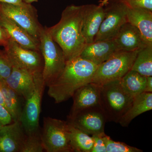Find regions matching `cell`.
<instances>
[{"label":"cell","instance_id":"cell-30","mask_svg":"<svg viewBox=\"0 0 152 152\" xmlns=\"http://www.w3.org/2000/svg\"><path fill=\"white\" fill-rule=\"evenodd\" d=\"M0 122L2 124H9L12 122L13 120L10 114L4 107L0 104Z\"/></svg>","mask_w":152,"mask_h":152},{"label":"cell","instance_id":"cell-25","mask_svg":"<svg viewBox=\"0 0 152 152\" xmlns=\"http://www.w3.org/2000/svg\"><path fill=\"white\" fill-rule=\"evenodd\" d=\"M40 127L26 135L20 152H42L45 151Z\"/></svg>","mask_w":152,"mask_h":152},{"label":"cell","instance_id":"cell-35","mask_svg":"<svg viewBox=\"0 0 152 152\" xmlns=\"http://www.w3.org/2000/svg\"><path fill=\"white\" fill-rule=\"evenodd\" d=\"M109 0H102V1H101L99 5L101 7H104V6L107 5L108 4H109Z\"/></svg>","mask_w":152,"mask_h":152},{"label":"cell","instance_id":"cell-11","mask_svg":"<svg viewBox=\"0 0 152 152\" xmlns=\"http://www.w3.org/2000/svg\"><path fill=\"white\" fill-rule=\"evenodd\" d=\"M126 8L125 5L115 2L105 8L104 18L94 42L115 38L123 25L128 22Z\"/></svg>","mask_w":152,"mask_h":152},{"label":"cell","instance_id":"cell-22","mask_svg":"<svg viewBox=\"0 0 152 152\" xmlns=\"http://www.w3.org/2000/svg\"><path fill=\"white\" fill-rule=\"evenodd\" d=\"M146 80V77L131 70L120 80V83L126 93L134 98L144 92Z\"/></svg>","mask_w":152,"mask_h":152},{"label":"cell","instance_id":"cell-19","mask_svg":"<svg viewBox=\"0 0 152 152\" xmlns=\"http://www.w3.org/2000/svg\"><path fill=\"white\" fill-rule=\"evenodd\" d=\"M114 39L121 50L134 51L147 45L138 29L129 22L123 25Z\"/></svg>","mask_w":152,"mask_h":152},{"label":"cell","instance_id":"cell-13","mask_svg":"<svg viewBox=\"0 0 152 152\" xmlns=\"http://www.w3.org/2000/svg\"><path fill=\"white\" fill-rule=\"evenodd\" d=\"M120 50L115 39L94 41L87 44L80 56L99 66Z\"/></svg>","mask_w":152,"mask_h":152},{"label":"cell","instance_id":"cell-15","mask_svg":"<svg viewBox=\"0 0 152 152\" xmlns=\"http://www.w3.org/2000/svg\"><path fill=\"white\" fill-rule=\"evenodd\" d=\"M83 32L87 43L93 42L105 15V10L99 5H83Z\"/></svg>","mask_w":152,"mask_h":152},{"label":"cell","instance_id":"cell-14","mask_svg":"<svg viewBox=\"0 0 152 152\" xmlns=\"http://www.w3.org/2000/svg\"><path fill=\"white\" fill-rule=\"evenodd\" d=\"M26 135L20 121L3 126L0 129V152H20Z\"/></svg>","mask_w":152,"mask_h":152},{"label":"cell","instance_id":"cell-6","mask_svg":"<svg viewBox=\"0 0 152 152\" xmlns=\"http://www.w3.org/2000/svg\"><path fill=\"white\" fill-rule=\"evenodd\" d=\"M67 121L44 117L42 139L47 152H72L69 137Z\"/></svg>","mask_w":152,"mask_h":152},{"label":"cell","instance_id":"cell-20","mask_svg":"<svg viewBox=\"0 0 152 152\" xmlns=\"http://www.w3.org/2000/svg\"><path fill=\"white\" fill-rule=\"evenodd\" d=\"M152 109V93L143 92L133 99L127 111L120 119L118 123L127 127L134 119Z\"/></svg>","mask_w":152,"mask_h":152},{"label":"cell","instance_id":"cell-5","mask_svg":"<svg viewBox=\"0 0 152 152\" xmlns=\"http://www.w3.org/2000/svg\"><path fill=\"white\" fill-rule=\"evenodd\" d=\"M139 50L117 52L98 66L91 83L101 86L107 82L121 80L131 70Z\"/></svg>","mask_w":152,"mask_h":152},{"label":"cell","instance_id":"cell-18","mask_svg":"<svg viewBox=\"0 0 152 152\" xmlns=\"http://www.w3.org/2000/svg\"><path fill=\"white\" fill-rule=\"evenodd\" d=\"M0 24L10 38L25 48L40 51V42L12 20L0 13Z\"/></svg>","mask_w":152,"mask_h":152},{"label":"cell","instance_id":"cell-33","mask_svg":"<svg viewBox=\"0 0 152 152\" xmlns=\"http://www.w3.org/2000/svg\"><path fill=\"white\" fill-rule=\"evenodd\" d=\"M23 0H0V3L18 4L23 2Z\"/></svg>","mask_w":152,"mask_h":152},{"label":"cell","instance_id":"cell-23","mask_svg":"<svg viewBox=\"0 0 152 152\" xmlns=\"http://www.w3.org/2000/svg\"><path fill=\"white\" fill-rule=\"evenodd\" d=\"M69 132L70 144L73 152H91L94 146L92 137L69 124Z\"/></svg>","mask_w":152,"mask_h":152},{"label":"cell","instance_id":"cell-10","mask_svg":"<svg viewBox=\"0 0 152 152\" xmlns=\"http://www.w3.org/2000/svg\"><path fill=\"white\" fill-rule=\"evenodd\" d=\"M69 124L88 134L104 133L107 117L100 105L85 109L73 116L67 117Z\"/></svg>","mask_w":152,"mask_h":152},{"label":"cell","instance_id":"cell-1","mask_svg":"<svg viewBox=\"0 0 152 152\" xmlns=\"http://www.w3.org/2000/svg\"><path fill=\"white\" fill-rule=\"evenodd\" d=\"M83 5H71L63 11L58 23L48 28L66 61L80 56L88 44L83 34Z\"/></svg>","mask_w":152,"mask_h":152},{"label":"cell","instance_id":"cell-24","mask_svg":"<svg viewBox=\"0 0 152 152\" xmlns=\"http://www.w3.org/2000/svg\"><path fill=\"white\" fill-rule=\"evenodd\" d=\"M131 70L145 77L152 76V45H146L140 50Z\"/></svg>","mask_w":152,"mask_h":152},{"label":"cell","instance_id":"cell-36","mask_svg":"<svg viewBox=\"0 0 152 152\" xmlns=\"http://www.w3.org/2000/svg\"><path fill=\"white\" fill-rule=\"evenodd\" d=\"M23 1L28 4H31L34 2H37L38 0H23Z\"/></svg>","mask_w":152,"mask_h":152},{"label":"cell","instance_id":"cell-7","mask_svg":"<svg viewBox=\"0 0 152 152\" xmlns=\"http://www.w3.org/2000/svg\"><path fill=\"white\" fill-rule=\"evenodd\" d=\"M0 13L12 20L40 42L43 26L38 20L37 9L31 4L24 2L18 4L0 3Z\"/></svg>","mask_w":152,"mask_h":152},{"label":"cell","instance_id":"cell-27","mask_svg":"<svg viewBox=\"0 0 152 152\" xmlns=\"http://www.w3.org/2000/svg\"><path fill=\"white\" fill-rule=\"evenodd\" d=\"M12 66L4 51L0 50V80H5L10 76Z\"/></svg>","mask_w":152,"mask_h":152},{"label":"cell","instance_id":"cell-32","mask_svg":"<svg viewBox=\"0 0 152 152\" xmlns=\"http://www.w3.org/2000/svg\"><path fill=\"white\" fill-rule=\"evenodd\" d=\"M144 92L152 93V77H147Z\"/></svg>","mask_w":152,"mask_h":152},{"label":"cell","instance_id":"cell-21","mask_svg":"<svg viewBox=\"0 0 152 152\" xmlns=\"http://www.w3.org/2000/svg\"><path fill=\"white\" fill-rule=\"evenodd\" d=\"M0 88L6 109L10 114L13 121H20L25 99L7 85L4 80H0Z\"/></svg>","mask_w":152,"mask_h":152},{"label":"cell","instance_id":"cell-9","mask_svg":"<svg viewBox=\"0 0 152 152\" xmlns=\"http://www.w3.org/2000/svg\"><path fill=\"white\" fill-rule=\"evenodd\" d=\"M34 80V90L32 94L25 102L20 121L27 134L40 128L39 121L41 104L46 87L42 73L35 75Z\"/></svg>","mask_w":152,"mask_h":152},{"label":"cell","instance_id":"cell-29","mask_svg":"<svg viewBox=\"0 0 152 152\" xmlns=\"http://www.w3.org/2000/svg\"><path fill=\"white\" fill-rule=\"evenodd\" d=\"M105 133L98 134L93 135L92 137L94 140L91 152H107L104 136Z\"/></svg>","mask_w":152,"mask_h":152},{"label":"cell","instance_id":"cell-34","mask_svg":"<svg viewBox=\"0 0 152 152\" xmlns=\"http://www.w3.org/2000/svg\"><path fill=\"white\" fill-rule=\"evenodd\" d=\"M0 104L5 107L4 102V98H3V95L2 94V92L1 91V88H0Z\"/></svg>","mask_w":152,"mask_h":152},{"label":"cell","instance_id":"cell-8","mask_svg":"<svg viewBox=\"0 0 152 152\" xmlns=\"http://www.w3.org/2000/svg\"><path fill=\"white\" fill-rule=\"evenodd\" d=\"M4 51L12 67L34 74L42 73L44 61L40 51L25 48L11 38Z\"/></svg>","mask_w":152,"mask_h":152},{"label":"cell","instance_id":"cell-3","mask_svg":"<svg viewBox=\"0 0 152 152\" xmlns=\"http://www.w3.org/2000/svg\"><path fill=\"white\" fill-rule=\"evenodd\" d=\"M39 42L40 51L44 61L43 78L48 87L61 73L66 61L61 49L52 39L46 26L41 30Z\"/></svg>","mask_w":152,"mask_h":152},{"label":"cell","instance_id":"cell-31","mask_svg":"<svg viewBox=\"0 0 152 152\" xmlns=\"http://www.w3.org/2000/svg\"><path fill=\"white\" fill-rule=\"evenodd\" d=\"M10 37L6 30L0 24V47H5L8 42Z\"/></svg>","mask_w":152,"mask_h":152},{"label":"cell","instance_id":"cell-16","mask_svg":"<svg viewBox=\"0 0 152 152\" xmlns=\"http://www.w3.org/2000/svg\"><path fill=\"white\" fill-rule=\"evenodd\" d=\"M36 74L12 67L10 75L4 81L10 88L26 101L32 94L34 90Z\"/></svg>","mask_w":152,"mask_h":152},{"label":"cell","instance_id":"cell-28","mask_svg":"<svg viewBox=\"0 0 152 152\" xmlns=\"http://www.w3.org/2000/svg\"><path fill=\"white\" fill-rule=\"evenodd\" d=\"M126 7L133 8H144L152 11V0H115Z\"/></svg>","mask_w":152,"mask_h":152},{"label":"cell","instance_id":"cell-2","mask_svg":"<svg viewBox=\"0 0 152 152\" xmlns=\"http://www.w3.org/2000/svg\"><path fill=\"white\" fill-rule=\"evenodd\" d=\"M98 67L80 56L67 61L61 73L48 87V95L56 104L67 101L77 90L91 83Z\"/></svg>","mask_w":152,"mask_h":152},{"label":"cell","instance_id":"cell-37","mask_svg":"<svg viewBox=\"0 0 152 152\" xmlns=\"http://www.w3.org/2000/svg\"><path fill=\"white\" fill-rule=\"evenodd\" d=\"M3 125L1 123V122H0V129L3 126Z\"/></svg>","mask_w":152,"mask_h":152},{"label":"cell","instance_id":"cell-26","mask_svg":"<svg viewBox=\"0 0 152 152\" xmlns=\"http://www.w3.org/2000/svg\"><path fill=\"white\" fill-rule=\"evenodd\" d=\"M107 152H142V150L136 147H132L125 143L115 142L110 137L105 134L104 136Z\"/></svg>","mask_w":152,"mask_h":152},{"label":"cell","instance_id":"cell-17","mask_svg":"<svg viewBox=\"0 0 152 152\" xmlns=\"http://www.w3.org/2000/svg\"><path fill=\"white\" fill-rule=\"evenodd\" d=\"M126 14L128 22L138 29L146 45H152V11L127 7Z\"/></svg>","mask_w":152,"mask_h":152},{"label":"cell","instance_id":"cell-4","mask_svg":"<svg viewBox=\"0 0 152 152\" xmlns=\"http://www.w3.org/2000/svg\"><path fill=\"white\" fill-rule=\"evenodd\" d=\"M133 99L123 89L120 80L101 85L100 105L107 121L118 123L129 108Z\"/></svg>","mask_w":152,"mask_h":152},{"label":"cell","instance_id":"cell-12","mask_svg":"<svg viewBox=\"0 0 152 152\" xmlns=\"http://www.w3.org/2000/svg\"><path fill=\"white\" fill-rule=\"evenodd\" d=\"M101 87L100 85L89 83L77 90L72 97L73 104L67 117L73 116L85 109L100 105Z\"/></svg>","mask_w":152,"mask_h":152}]
</instances>
